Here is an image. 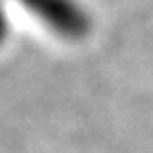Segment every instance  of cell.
Masks as SVG:
<instances>
[{"mask_svg": "<svg viewBox=\"0 0 153 153\" xmlns=\"http://www.w3.org/2000/svg\"><path fill=\"white\" fill-rule=\"evenodd\" d=\"M53 33L65 39H82L90 31V16L76 0H21Z\"/></svg>", "mask_w": 153, "mask_h": 153, "instance_id": "6da1fadb", "label": "cell"}, {"mask_svg": "<svg viewBox=\"0 0 153 153\" xmlns=\"http://www.w3.org/2000/svg\"><path fill=\"white\" fill-rule=\"evenodd\" d=\"M6 35H8V16H6V10L0 2V45L4 43Z\"/></svg>", "mask_w": 153, "mask_h": 153, "instance_id": "7a4b0ae2", "label": "cell"}]
</instances>
